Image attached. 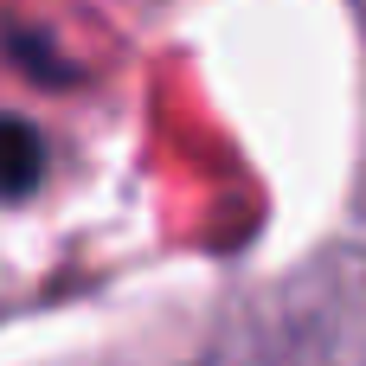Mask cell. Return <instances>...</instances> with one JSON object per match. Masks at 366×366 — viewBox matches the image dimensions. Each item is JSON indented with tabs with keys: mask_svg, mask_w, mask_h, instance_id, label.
I'll use <instances>...</instances> for the list:
<instances>
[{
	"mask_svg": "<svg viewBox=\"0 0 366 366\" xmlns=\"http://www.w3.org/2000/svg\"><path fill=\"white\" fill-rule=\"evenodd\" d=\"M193 366H366V251L328 244L244 290Z\"/></svg>",
	"mask_w": 366,
	"mask_h": 366,
	"instance_id": "cell-1",
	"label": "cell"
},
{
	"mask_svg": "<svg viewBox=\"0 0 366 366\" xmlns=\"http://www.w3.org/2000/svg\"><path fill=\"white\" fill-rule=\"evenodd\" d=\"M6 142H13V148H6V193L26 199V193H32V174H39V135H32L26 116H13V122H6Z\"/></svg>",
	"mask_w": 366,
	"mask_h": 366,
	"instance_id": "cell-2",
	"label": "cell"
}]
</instances>
